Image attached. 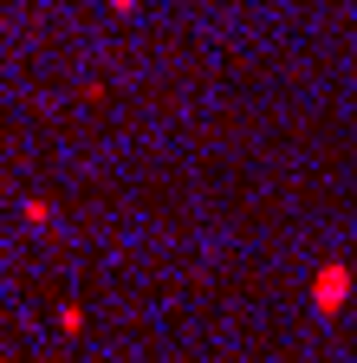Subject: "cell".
I'll return each mask as SVG.
<instances>
[{"mask_svg":"<svg viewBox=\"0 0 357 363\" xmlns=\"http://www.w3.org/2000/svg\"><path fill=\"white\" fill-rule=\"evenodd\" d=\"M351 305V266L344 259H325L319 272H312V311L319 318H338Z\"/></svg>","mask_w":357,"mask_h":363,"instance_id":"cell-1","label":"cell"},{"mask_svg":"<svg viewBox=\"0 0 357 363\" xmlns=\"http://www.w3.org/2000/svg\"><path fill=\"white\" fill-rule=\"evenodd\" d=\"M59 331H65V337L84 331V305H59Z\"/></svg>","mask_w":357,"mask_h":363,"instance_id":"cell-2","label":"cell"},{"mask_svg":"<svg viewBox=\"0 0 357 363\" xmlns=\"http://www.w3.org/2000/svg\"><path fill=\"white\" fill-rule=\"evenodd\" d=\"M26 220H33V227H46V220H53V201H39V195H33V201H26Z\"/></svg>","mask_w":357,"mask_h":363,"instance_id":"cell-3","label":"cell"}]
</instances>
